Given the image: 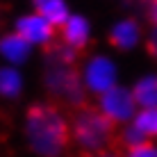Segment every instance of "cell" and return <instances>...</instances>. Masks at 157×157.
Returning a JSON list of instances; mask_svg holds the SVG:
<instances>
[{"mask_svg":"<svg viewBox=\"0 0 157 157\" xmlns=\"http://www.w3.org/2000/svg\"><path fill=\"white\" fill-rule=\"evenodd\" d=\"M23 137L36 157H64L71 146V118L52 102H34L25 112Z\"/></svg>","mask_w":157,"mask_h":157,"instance_id":"1","label":"cell"},{"mask_svg":"<svg viewBox=\"0 0 157 157\" xmlns=\"http://www.w3.org/2000/svg\"><path fill=\"white\" fill-rule=\"evenodd\" d=\"M80 52L71 46L57 41L48 46L46 62H43V86L57 102L80 109L86 105V89L82 82V71L78 66Z\"/></svg>","mask_w":157,"mask_h":157,"instance_id":"2","label":"cell"},{"mask_svg":"<svg viewBox=\"0 0 157 157\" xmlns=\"http://www.w3.org/2000/svg\"><path fill=\"white\" fill-rule=\"evenodd\" d=\"M116 141V125L98 107L84 105L71 116V144L86 157L109 150Z\"/></svg>","mask_w":157,"mask_h":157,"instance_id":"3","label":"cell"},{"mask_svg":"<svg viewBox=\"0 0 157 157\" xmlns=\"http://www.w3.org/2000/svg\"><path fill=\"white\" fill-rule=\"evenodd\" d=\"M96 107H98V109L109 118L116 128L132 123L134 114L139 112V105H137V100H134L132 89L121 86V84H116V86H112L109 91L100 94Z\"/></svg>","mask_w":157,"mask_h":157,"instance_id":"4","label":"cell"},{"mask_svg":"<svg viewBox=\"0 0 157 157\" xmlns=\"http://www.w3.org/2000/svg\"><path fill=\"white\" fill-rule=\"evenodd\" d=\"M80 71H82V82H84L86 94L100 96V94H105V91H109L112 86L118 84V68L105 55L89 57Z\"/></svg>","mask_w":157,"mask_h":157,"instance_id":"5","label":"cell"},{"mask_svg":"<svg viewBox=\"0 0 157 157\" xmlns=\"http://www.w3.org/2000/svg\"><path fill=\"white\" fill-rule=\"evenodd\" d=\"M14 32L23 36L32 48H34V46L48 48V46L55 43V32H57V28L52 23H48L41 14L32 12V14H23L18 21H16Z\"/></svg>","mask_w":157,"mask_h":157,"instance_id":"6","label":"cell"},{"mask_svg":"<svg viewBox=\"0 0 157 157\" xmlns=\"http://www.w3.org/2000/svg\"><path fill=\"white\" fill-rule=\"evenodd\" d=\"M59 30H62V43L71 46L78 52H82L91 41V23L82 14H71Z\"/></svg>","mask_w":157,"mask_h":157,"instance_id":"7","label":"cell"},{"mask_svg":"<svg viewBox=\"0 0 157 157\" xmlns=\"http://www.w3.org/2000/svg\"><path fill=\"white\" fill-rule=\"evenodd\" d=\"M139 41H141V25L134 18H121V21H116V23L112 25L109 43L116 50H121V52L132 50V48L139 46Z\"/></svg>","mask_w":157,"mask_h":157,"instance_id":"8","label":"cell"},{"mask_svg":"<svg viewBox=\"0 0 157 157\" xmlns=\"http://www.w3.org/2000/svg\"><path fill=\"white\" fill-rule=\"evenodd\" d=\"M30 50H32V46L21 34H16V32H9V34L0 36V57H2L9 66L23 64L25 59L30 57Z\"/></svg>","mask_w":157,"mask_h":157,"instance_id":"9","label":"cell"},{"mask_svg":"<svg viewBox=\"0 0 157 157\" xmlns=\"http://www.w3.org/2000/svg\"><path fill=\"white\" fill-rule=\"evenodd\" d=\"M34 12L41 14L55 28H62L68 21V16H71L66 0H34Z\"/></svg>","mask_w":157,"mask_h":157,"instance_id":"10","label":"cell"},{"mask_svg":"<svg viewBox=\"0 0 157 157\" xmlns=\"http://www.w3.org/2000/svg\"><path fill=\"white\" fill-rule=\"evenodd\" d=\"M134 100H137L139 109H148V107H157V75H144L139 78L132 86Z\"/></svg>","mask_w":157,"mask_h":157,"instance_id":"11","label":"cell"},{"mask_svg":"<svg viewBox=\"0 0 157 157\" xmlns=\"http://www.w3.org/2000/svg\"><path fill=\"white\" fill-rule=\"evenodd\" d=\"M23 91V75L16 66H2L0 68V96L7 100H14Z\"/></svg>","mask_w":157,"mask_h":157,"instance_id":"12","label":"cell"},{"mask_svg":"<svg viewBox=\"0 0 157 157\" xmlns=\"http://www.w3.org/2000/svg\"><path fill=\"white\" fill-rule=\"evenodd\" d=\"M132 125L144 134L148 141L157 139V107H148V109H139L132 118Z\"/></svg>","mask_w":157,"mask_h":157,"instance_id":"13","label":"cell"},{"mask_svg":"<svg viewBox=\"0 0 157 157\" xmlns=\"http://www.w3.org/2000/svg\"><path fill=\"white\" fill-rule=\"evenodd\" d=\"M116 141L123 146V150H130V148H134V146L148 141V139H146L132 123H128V125H121V130L116 132Z\"/></svg>","mask_w":157,"mask_h":157,"instance_id":"14","label":"cell"},{"mask_svg":"<svg viewBox=\"0 0 157 157\" xmlns=\"http://www.w3.org/2000/svg\"><path fill=\"white\" fill-rule=\"evenodd\" d=\"M125 157H157V144L155 141H144L134 148H130L123 153Z\"/></svg>","mask_w":157,"mask_h":157,"instance_id":"15","label":"cell"},{"mask_svg":"<svg viewBox=\"0 0 157 157\" xmlns=\"http://www.w3.org/2000/svg\"><path fill=\"white\" fill-rule=\"evenodd\" d=\"M146 48H148V52H150L153 57H157V28L150 32L148 41H146Z\"/></svg>","mask_w":157,"mask_h":157,"instance_id":"16","label":"cell"},{"mask_svg":"<svg viewBox=\"0 0 157 157\" xmlns=\"http://www.w3.org/2000/svg\"><path fill=\"white\" fill-rule=\"evenodd\" d=\"M148 18H150V23L157 28V2H150V7H148Z\"/></svg>","mask_w":157,"mask_h":157,"instance_id":"17","label":"cell"},{"mask_svg":"<svg viewBox=\"0 0 157 157\" xmlns=\"http://www.w3.org/2000/svg\"><path fill=\"white\" fill-rule=\"evenodd\" d=\"M94 157H125V155L116 153V150H105V153H98V155H94Z\"/></svg>","mask_w":157,"mask_h":157,"instance_id":"18","label":"cell"},{"mask_svg":"<svg viewBox=\"0 0 157 157\" xmlns=\"http://www.w3.org/2000/svg\"><path fill=\"white\" fill-rule=\"evenodd\" d=\"M148 2H157V0H148Z\"/></svg>","mask_w":157,"mask_h":157,"instance_id":"19","label":"cell"}]
</instances>
